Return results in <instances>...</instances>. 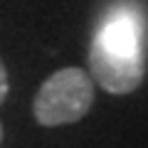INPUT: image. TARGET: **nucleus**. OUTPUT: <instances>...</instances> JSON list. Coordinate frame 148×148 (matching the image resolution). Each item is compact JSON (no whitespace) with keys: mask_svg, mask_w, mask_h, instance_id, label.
I'll return each mask as SVG.
<instances>
[{"mask_svg":"<svg viewBox=\"0 0 148 148\" xmlns=\"http://www.w3.org/2000/svg\"><path fill=\"white\" fill-rule=\"evenodd\" d=\"M0 141H3V123H0Z\"/></svg>","mask_w":148,"mask_h":148,"instance_id":"4","label":"nucleus"},{"mask_svg":"<svg viewBox=\"0 0 148 148\" xmlns=\"http://www.w3.org/2000/svg\"><path fill=\"white\" fill-rule=\"evenodd\" d=\"M8 89H10V82H8V69H5V64H3V59H0V104L5 101Z\"/></svg>","mask_w":148,"mask_h":148,"instance_id":"3","label":"nucleus"},{"mask_svg":"<svg viewBox=\"0 0 148 148\" xmlns=\"http://www.w3.org/2000/svg\"><path fill=\"white\" fill-rule=\"evenodd\" d=\"M91 79L109 94H131L146 77L141 27L131 15L106 20L89 47Z\"/></svg>","mask_w":148,"mask_h":148,"instance_id":"1","label":"nucleus"},{"mask_svg":"<svg viewBox=\"0 0 148 148\" xmlns=\"http://www.w3.org/2000/svg\"><path fill=\"white\" fill-rule=\"evenodd\" d=\"M94 104V82L79 67H64L49 74L37 89L32 114L42 126L77 123Z\"/></svg>","mask_w":148,"mask_h":148,"instance_id":"2","label":"nucleus"}]
</instances>
